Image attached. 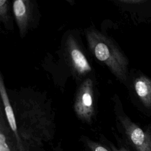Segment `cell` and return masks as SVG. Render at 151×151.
<instances>
[{
    "label": "cell",
    "mask_w": 151,
    "mask_h": 151,
    "mask_svg": "<svg viewBox=\"0 0 151 151\" xmlns=\"http://www.w3.org/2000/svg\"><path fill=\"white\" fill-rule=\"evenodd\" d=\"M86 36L89 50L94 57L107 66L119 80L125 81L128 61L114 41L95 29H88Z\"/></svg>",
    "instance_id": "cell-1"
},
{
    "label": "cell",
    "mask_w": 151,
    "mask_h": 151,
    "mask_svg": "<svg viewBox=\"0 0 151 151\" xmlns=\"http://www.w3.org/2000/svg\"><path fill=\"white\" fill-rule=\"evenodd\" d=\"M18 117L19 136L29 144H39L51 136V122L35 103H26Z\"/></svg>",
    "instance_id": "cell-2"
},
{
    "label": "cell",
    "mask_w": 151,
    "mask_h": 151,
    "mask_svg": "<svg viewBox=\"0 0 151 151\" xmlns=\"http://www.w3.org/2000/svg\"><path fill=\"white\" fill-rule=\"evenodd\" d=\"M74 110L77 116L84 122L90 123L95 114L94 83L90 78H86L77 91Z\"/></svg>",
    "instance_id": "cell-3"
},
{
    "label": "cell",
    "mask_w": 151,
    "mask_h": 151,
    "mask_svg": "<svg viewBox=\"0 0 151 151\" xmlns=\"http://www.w3.org/2000/svg\"><path fill=\"white\" fill-rule=\"evenodd\" d=\"M66 60L73 73L78 77H83L91 71V67L76 39L70 35L65 44Z\"/></svg>",
    "instance_id": "cell-4"
},
{
    "label": "cell",
    "mask_w": 151,
    "mask_h": 151,
    "mask_svg": "<svg viewBox=\"0 0 151 151\" xmlns=\"http://www.w3.org/2000/svg\"><path fill=\"white\" fill-rule=\"evenodd\" d=\"M118 119L126 136L137 151H151V133L142 130L126 116H119Z\"/></svg>",
    "instance_id": "cell-5"
},
{
    "label": "cell",
    "mask_w": 151,
    "mask_h": 151,
    "mask_svg": "<svg viewBox=\"0 0 151 151\" xmlns=\"http://www.w3.org/2000/svg\"><path fill=\"white\" fill-rule=\"evenodd\" d=\"M12 11L19 34L23 37L32 22L34 5L28 0H16L12 4Z\"/></svg>",
    "instance_id": "cell-6"
},
{
    "label": "cell",
    "mask_w": 151,
    "mask_h": 151,
    "mask_svg": "<svg viewBox=\"0 0 151 151\" xmlns=\"http://www.w3.org/2000/svg\"><path fill=\"white\" fill-rule=\"evenodd\" d=\"M0 94L1 97L2 103L4 106V110L5 112L6 119L15 138L18 150L19 151H27L24 147L22 141L19 134L17 119L13 110V108L10 103L9 99L6 90L4 79L1 74L0 75Z\"/></svg>",
    "instance_id": "cell-7"
},
{
    "label": "cell",
    "mask_w": 151,
    "mask_h": 151,
    "mask_svg": "<svg viewBox=\"0 0 151 151\" xmlns=\"http://www.w3.org/2000/svg\"><path fill=\"white\" fill-rule=\"evenodd\" d=\"M1 107L0 120V151H19L12 132L4 119Z\"/></svg>",
    "instance_id": "cell-8"
},
{
    "label": "cell",
    "mask_w": 151,
    "mask_h": 151,
    "mask_svg": "<svg viewBox=\"0 0 151 151\" xmlns=\"http://www.w3.org/2000/svg\"><path fill=\"white\" fill-rule=\"evenodd\" d=\"M135 91L146 107L151 106V80L145 76L136 78L134 81Z\"/></svg>",
    "instance_id": "cell-9"
},
{
    "label": "cell",
    "mask_w": 151,
    "mask_h": 151,
    "mask_svg": "<svg viewBox=\"0 0 151 151\" xmlns=\"http://www.w3.org/2000/svg\"><path fill=\"white\" fill-rule=\"evenodd\" d=\"M11 19L9 2L7 0L0 1V19L5 25L9 24Z\"/></svg>",
    "instance_id": "cell-10"
},
{
    "label": "cell",
    "mask_w": 151,
    "mask_h": 151,
    "mask_svg": "<svg viewBox=\"0 0 151 151\" xmlns=\"http://www.w3.org/2000/svg\"><path fill=\"white\" fill-rule=\"evenodd\" d=\"M86 143L91 151H109L101 144L90 139L86 140Z\"/></svg>",
    "instance_id": "cell-11"
},
{
    "label": "cell",
    "mask_w": 151,
    "mask_h": 151,
    "mask_svg": "<svg viewBox=\"0 0 151 151\" xmlns=\"http://www.w3.org/2000/svg\"><path fill=\"white\" fill-rule=\"evenodd\" d=\"M110 150L111 151H129L128 150H127L126 148L123 147H117L115 146H114L112 143H110Z\"/></svg>",
    "instance_id": "cell-12"
}]
</instances>
